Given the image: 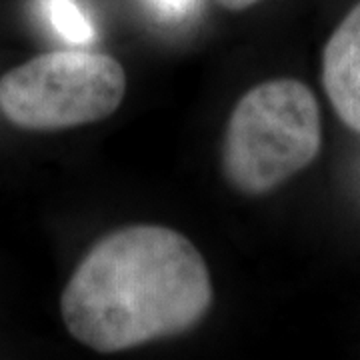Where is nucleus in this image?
<instances>
[{
	"label": "nucleus",
	"mask_w": 360,
	"mask_h": 360,
	"mask_svg": "<svg viewBox=\"0 0 360 360\" xmlns=\"http://www.w3.org/2000/svg\"><path fill=\"white\" fill-rule=\"evenodd\" d=\"M210 302V274L196 246L172 229L136 224L90 248L60 312L78 342L118 352L191 330Z\"/></svg>",
	"instance_id": "obj_1"
},
{
	"label": "nucleus",
	"mask_w": 360,
	"mask_h": 360,
	"mask_svg": "<svg viewBox=\"0 0 360 360\" xmlns=\"http://www.w3.org/2000/svg\"><path fill=\"white\" fill-rule=\"evenodd\" d=\"M321 150V112L309 86L292 78L262 82L232 110L224 172L246 194L276 188Z\"/></svg>",
	"instance_id": "obj_2"
},
{
	"label": "nucleus",
	"mask_w": 360,
	"mask_h": 360,
	"mask_svg": "<svg viewBox=\"0 0 360 360\" xmlns=\"http://www.w3.org/2000/svg\"><path fill=\"white\" fill-rule=\"evenodd\" d=\"M124 89V70L108 54L44 52L0 78V110L20 129H72L112 115Z\"/></svg>",
	"instance_id": "obj_3"
},
{
	"label": "nucleus",
	"mask_w": 360,
	"mask_h": 360,
	"mask_svg": "<svg viewBox=\"0 0 360 360\" xmlns=\"http://www.w3.org/2000/svg\"><path fill=\"white\" fill-rule=\"evenodd\" d=\"M322 80L338 116L360 132V4L348 13L326 42Z\"/></svg>",
	"instance_id": "obj_4"
},
{
	"label": "nucleus",
	"mask_w": 360,
	"mask_h": 360,
	"mask_svg": "<svg viewBox=\"0 0 360 360\" xmlns=\"http://www.w3.org/2000/svg\"><path fill=\"white\" fill-rule=\"evenodd\" d=\"M44 16L52 30L68 44H90L96 39L94 25L77 0H42Z\"/></svg>",
	"instance_id": "obj_5"
},
{
	"label": "nucleus",
	"mask_w": 360,
	"mask_h": 360,
	"mask_svg": "<svg viewBox=\"0 0 360 360\" xmlns=\"http://www.w3.org/2000/svg\"><path fill=\"white\" fill-rule=\"evenodd\" d=\"M198 0H144V6L148 13L155 16L156 20L167 22V25H176L193 16L196 11Z\"/></svg>",
	"instance_id": "obj_6"
},
{
	"label": "nucleus",
	"mask_w": 360,
	"mask_h": 360,
	"mask_svg": "<svg viewBox=\"0 0 360 360\" xmlns=\"http://www.w3.org/2000/svg\"><path fill=\"white\" fill-rule=\"evenodd\" d=\"M219 2L224 8H229V11H245V8L257 4L260 0H219Z\"/></svg>",
	"instance_id": "obj_7"
}]
</instances>
